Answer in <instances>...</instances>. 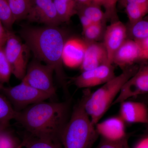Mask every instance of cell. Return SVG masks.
I'll return each instance as SVG.
<instances>
[{
	"label": "cell",
	"mask_w": 148,
	"mask_h": 148,
	"mask_svg": "<svg viewBox=\"0 0 148 148\" xmlns=\"http://www.w3.org/2000/svg\"><path fill=\"white\" fill-rule=\"evenodd\" d=\"M125 9L130 25L143 19L148 13V0H119Z\"/></svg>",
	"instance_id": "17"
},
{
	"label": "cell",
	"mask_w": 148,
	"mask_h": 148,
	"mask_svg": "<svg viewBox=\"0 0 148 148\" xmlns=\"http://www.w3.org/2000/svg\"><path fill=\"white\" fill-rule=\"evenodd\" d=\"M105 22L93 23L86 29H83L84 40L88 42H96L103 37L105 30Z\"/></svg>",
	"instance_id": "23"
},
{
	"label": "cell",
	"mask_w": 148,
	"mask_h": 148,
	"mask_svg": "<svg viewBox=\"0 0 148 148\" xmlns=\"http://www.w3.org/2000/svg\"><path fill=\"white\" fill-rule=\"evenodd\" d=\"M77 14L86 16L92 23L105 22L107 20L106 14L101 10V6L95 4L79 6Z\"/></svg>",
	"instance_id": "20"
},
{
	"label": "cell",
	"mask_w": 148,
	"mask_h": 148,
	"mask_svg": "<svg viewBox=\"0 0 148 148\" xmlns=\"http://www.w3.org/2000/svg\"><path fill=\"white\" fill-rule=\"evenodd\" d=\"M78 6L88 5L95 4L100 6L104 7L106 0H76Z\"/></svg>",
	"instance_id": "31"
},
{
	"label": "cell",
	"mask_w": 148,
	"mask_h": 148,
	"mask_svg": "<svg viewBox=\"0 0 148 148\" xmlns=\"http://www.w3.org/2000/svg\"><path fill=\"white\" fill-rule=\"evenodd\" d=\"M8 31L5 29L0 20V46H3L5 44Z\"/></svg>",
	"instance_id": "32"
},
{
	"label": "cell",
	"mask_w": 148,
	"mask_h": 148,
	"mask_svg": "<svg viewBox=\"0 0 148 148\" xmlns=\"http://www.w3.org/2000/svg\"><path fill=\"white\" fill-rule=\"evenodd\" d=\"M125 122L118 116L109 118L95 125L99 135L102 138L113 142H118L127 138Z\"/></svg>",
	"instance_id": "12"
},
{
	"label": "cell",
	"mask_w": 148,
	"mask_h": 148,
	"mask_svg": "<svg viewBox=\"0 0 148 148\" xmlns=\"http://www.w3.org/2000/svg\"><path fill=\"white\" fill-rule=\"evenodd\" d=\"M119 116L127 123H148V108L142 101L126 100L120 103Z\"/></svg>",
	"instance_id": "14"
},
{
	"label": "cell",
	"mask_w": 148,
	"mask_h": 148,
	"mask_svg": "<svg viewBox=\"0 0 148 148\" xmlns=\"http://www.w3.org/2000/svg\"><path fill=\"white\" fill-rule=\"evenodd\" d=\"M61 23L68 22L77 13L78 4L76 0H53Z\"/></svg>",
	"instance_id": "18"
},
{
	"label": "cell",
	"mask_w": 148,
	"mask_h": 148,
	"mask_svg": "<svg viewBox=\"0 0 148 148\" xmlns=\"http://www.w3.org/2000/svg\"><path fill=\"white\" fill-rule=\"evenodd\" d=\"M119 0H106L105 5V13L106 18L110 19L112 21L118 20L116 12V5Z\"/></svg>",
	"instance_id": "27"
},
{
	"label": "cell",
	"mask_w": 148,
	"mask_h": 148,
	"mask_svg": "<svg viewBox=\"0 0 148 148\" xmlns=\"http://www.w3.org/2000/svg\"><path fill=\"white\" fill-rule=\"evenodd\" d=\"M128 138L118 142H113L101 138V141L95 148H125V143Z\"/></svg>",
	"instance_id": "29"
},
{
	"label": "cell",
	"mask_w": 148,
	"mask_h": 148,
	"mask_svg": "<svg viewBox=\"0 0 148 148\" xmlns=\"http://www.w3.org/2000/svg\"><path fill=\"white\" fill-rule=\"evenodd\" d=\"M136 41L139 44L140 49V61H148V37Z\"/></svg>",
	"instance_id": "30"
},
{
	"label": "cell",
	"mask_w": 148,
	"mask_h": 148,
	"mask_svg": "<svg viewBox=\"0 0 148 148\" xmlns=\"http://www.w3.org/2000/svg\"><path fill=\"white\" fill-rule=\"evenodd\" d=\"M15 22L26 19L30 9V0H7Z\"/></svg>",
	"instance_id": "21"
},
{
	"label": "cell",
	"mask_w": 148,
	"mask_h": 148,
	"mask_svg": "<svg viewBox=\"0 0 148 148\" xmlns=\"http://www.w3.org/2000/svg\"><path fill=\"white\" fill-rule=\"evenodd\" d=\"M115 76L112 64H103L98 67L82 71L73 79L74 84L80 88L87 89L104 84Z\"/></svg>",
	"instance_id": "10"
},
{
	"label": "cell",
	"mask_w": 148,
	"mask_h": 148,
	"mask_svg": "<svg viewBox=\"0 0 148 148\" xmlns=\"http://www.w3.org/2000/svg\"><path fill=\"white\" fill-rule=\"evenodd\" d=\"M12 73L9 63L6 57L3 46H0V83L8 82Z\"/></svg>",
	"instance_id": "26"
},
{
	"label": "cell",
	"mask_w": 148,
	"mask_h": 148,
	"mask_svg": "<svg viewBox=\"0 0 148 148\" xmlns=\"http://www.w3.org/2000/svg\"><path fill=\"white\" fill-rule=\"evenodd\" d=\"M78 15L79 17L80 21L82 25L83 29H86L92 24H93L90 19H88L86 16L81 15V14H78Z\"/></svg>",
	"instance_id": "34"
},
{
	"label": "cell",
	"mask_w": 148,
	"mask_h": 148,
	"mask_svg": "<svg viewBox=\"0 0 148 148\" xmlns=\"http://www.w3.org/2000/svg\"><path fill=\"white\" fill-rule=\"evenodd\" d=\"M148 94V63L139 67L135 75L124 84L113 105L132 98Z\"/></svg>",
	"instance_id": "8"
},
{
	"label": "cell",
	"mask_w": 148,
	"mask_h": 148,
	"mask_svg": "<svg viewBox=\"0 0 148 148\" xmlns=\"http://www.w3.org/2000/svg\"><path fill=\"white\" fill-rule=\"evenodd\" d=\"M147 125V129H146V131H147V133L148 134V123Z\"/></svg>",
	"instance_id": "38"
},
{
	"label": "cell",
	"mask_w": 148,
	"mask_h": 148,
	"mask_svg": "<svg viewBox=\"0 0 148 148\" xmlns=\"http://www.w3.org/2000/svg\"><path fill=\"white\" fill-rule=\"evenodd\" d=\"M4 48L5 53L16 78L22 80L27 71L30 51L25 43L14 33L8 31Z\"/></svg>",
	"instance_id": "5"
},
{
	"label": "cell",
	"mask_w": 148,
	"mask_h": 148,
	"mask_svg": "<svg viewBox=\"0 0 148 148\" xmlns=\"http://www.w3.org/2000/svg\"><path fill=\"white\" fill-rule=\"evenodd\" d=\"M127 29L121 21L116 20L106 28L103 35V44L108 53V61L113 64L114 55L127 39Z\"/></svg>",
	"instance_id": "11"
},
{
	"label": "cell",
	"mask_w": 148,
	"mask_h": 148,
	"mask_svg": "<svg viewBox=\"0 0 148 148\" xmlns=\"http://www.w3.org/2000/svg\"><path fill=\"white\" fill-rule=\"evenodd\" d=\"M139 67L134 65L127 67L94 92H91L88 89L84 109L94 125L112 106L123 86L135 75Z\"/></svg>",
	"instance_id": "4"
},
{
	"label": "cell",
	"mask_w": 148,
	"mask_h": 148,
	"mask_svg": "<svg viewBox=\"0 0 148 148\" xmlns=\"http://www.w3.org/2000/svg\"><path fill=\"white\" fill-rule=\"evenodd\" d=\"M88 90L84 89L62 131L60 140L63 148H91L99 136L84 109Z\"/></svg>",
	"instance_id": "3"
},
{
	"label": "cell",
	"mask_w": 148,
	"mask_h": 148,
	"mask_svg": "<svg viewBox=\"0 0 148 148\" xmlns=\"http://www.w3.org/2000/svg\"><path fill=\"white\" fill-rule=\"evenodd\" d=\"M140 49L137 41L127 39L114 55L113 64L123 70L140 61Z\"/></svg>",
	"instance_id": "15"
},
{
	"label": "cell",
	"mask_w": 148,
	"mask_h": 148,
	"mask_svg": "<svg viewBox=\"0 0 148 148\" xmlns=\"http://www.w3.org/2000/svg\"><path fill=\"white\" fill-rule=\"evenodd\" d=\"M87 43L84 40L72 38L67 40L62 51L64 65L70 68L80 67L84 58Z\"/></svg>",
	"instance_id": "13"
},
{
	"label": "cell",
	"mask_w": 148,
	"mask_h": 148,
	"mask_svg": "<svg viewBox=\"0 0 148 148\" xmlns=\"http://www.w3.org/2000/svg\"><path fill=\"white\" fill-rule=\"evenodd\" d=\"M20 34L35 58L53 68L58 82L68 94L62 59L63 48L67 40L65 32L58 26L26 27L21 29Z\"/></svg>",
	"instance_id": "1"
},
{
	"label": "cell",
	"mask_w": 148,
	"mask_h": 148,
	"mask_svg": "<svg viewBox=\"0 0 148 148\" xmlns=\"http://www.w3.org/2000/svg\"><path fill=\"white\" fill-rule=\"evenodd\" d=\"M134 148H148V134L140 139Z\"/></svg>",
	"instance_id": "33"
},
{
	"label": "cell",
	"mask_w": 148,
	"mask_h": 148,
	"mask_svg": "<svg viewBox=\"0 0 148 148\" xmlns=\"http://www.w3.org/2000/svg\"><path fill=\"white\" fill-rule=\"evenodd\" d=\"M70 110L69 101H43L18 112L15 120L30 135L60 140L70 118Z\"/></svg>",
	"instance_id": "2"
},
{
	"label": "cell",
	"mask_w": 148,
	"mask_h": 148,
	"mask_svg": "<svg viewBox=\"0 0 148 148\" xmlns=\"http://www.w3.org/2000/svg\"><path fill=\"white\" fill-rule=\"evenodd\" d=\"M0 20L9 31H10L15 22L7 0H0Z\"/></svg>",
	"instance_id": "25"
},
{
	"label": "cell",
	"mask_w": 148,
	"mask_h": 148,
	"mask_svg": "<svg viewBox=\"0 0 148 148\" xmlns=\"http://www.w3.org/2000/svg\"><path fill=\"white\" fill-rule=\"evenodd\" d=\"M138 97H140V98H141L140 99L142 101H141L142 102L146 103L147 105L148 104V94H146V95H141V96H138Z\"/></svg>",
	"instance_id": "35"
},
{
	"label": "cell",
	"mask_w": 148,
	"mask_h": 148,
	"mask_svg": "<svg viewBox=\"0 0 148 148\" xmlns=\"http://www.w3.org/2000/svg\"><path fill=\"white\" fill-rule=\"evenodd\" d=\"M5 128L6 127H5L4 126H3L1 124H0V132L4 130L5 129Z\"/></svg>",
	"instance_id": "36"
},
{
	"label": "cell",
	"mask_w": 148,
	"mask_h": 148,
	"mask_svg": "<svg viewBox=\"0 0 148 148\" xmlns=\"http://www.w3.org/2000/svg\"><path fill=\"white\" fill-rule=\"evenodd\" d=\"M26 19L45 26H58L61 24L53 0H30Z\"/></svg>",
	"instance_id": "9"
},
{
	"label": "cell",
	"mask_w": 148,
	"mask_h": 148,
	"mask_svg": "<svg viewBox=\"0 0 148 148\" xmlns=\"http://www.w3.org/2000/svg\"><path fill=\"white\" fill-rule=\"evenodd\" d=\"M30 135L23 143L25 148H63L60 140Z\"/></svg>",
	"instance_id": "19"
},
{
	"label": "cell",
	"mask_w": 148,
	"mask_h": 148,
	"mask_svg": "<svg viewBox=\"0 0 148 148\" xmlns=\"http://www.w3.org/2000/svg\"><path fill=\"white\" fill-rule=\"evenodd\" d=\"M17 112L11 103L0 95V124L6 127L11 121L15 119Z\"/></svg>",
	"instance_id": "22"
},
{
	"label": "cell",
	"mask_w": 148,
	"mask_h": 148,
	"mask_svg": "<svg viewBox=\"0 0 148 148\" xmlns=\"http://www.w3.org/2000/svg\"><path fill=\"white\" fill-rule=\"evenodd\" d=\"M125 148H131L130 147L129 144H128V140H127L126 142H125Z\"/></svg>",
	"instance_id": "37"
},
{
	"label": "cell",
	"mask_w": 148,
	"mask_h": 148,
	"mask_svg": "<svg viewBox=\"0 0 148 148\" xmlns=\"http://www.w3.org/2000/svg\"><path fill=\"white\" fill-rule=\"evenodd\" d=\"M2 89L17 112L53 97L22 82L13 87L3 88Z\"/></svg>",
	"instance_id": "6"
},
{
	"label": "cell",
	"mask_w": 148,
	"mask_h": 148,
	"mask_svg": "<svg viewBox=\"0 0 148 148\" xmlns=\"http://www.w3.org/2000/svg\"><path fill=\"white\" fill-rule=\"evenodd\" d=\"M16 143L13 138L3 131L0 132V148H15Z\"/></svg>",
	"instance_id": "28"
},
{
	"label": "cell",
	"mask_w": 148,
	"mask_h": 148,
	"mask_svg": "<svg viewBox=\"0 0 148 148\" xmlns=\"http://www.w3.org/2000/svg\"><path fill=\"white\" fill-rule=\"evenodd\" d=\"M54 73L52 67L35 58L28 64L22 82L53 96L56 92L53 82Z\"/></svg>",
	"instance_id": "7"
},
{
	"label": "cell",
	"mask_w": 148,
	"mask_h": 148,
	"mask_svg": "<svg viewBox=\"0 0 148 148\" xmlns=\"http://www.w3.org/2000/svg\"><path fill=\"white\" fill-rule=\"evenodd\" d=\"M87 43L83 61L80 67L82 72L91 70L103 64H110L108 53L103 43Z\"/></svg>",
	"instance_id": "16"
},
{
	"label": "cell",
	"mask_w": 148,
	"mask_h": 148,
	"mask_svg": "<svg viewBox=\"0 0 148 148\" xmlns=\"http://www.w3.org/2000/svg\"><path fill=\"white\" fill-rule=\"evenodd\" d=\"M130 36L132 39L138 40L148 37V20L142 19L132 25H130Z\"/></svg>",
	"instance_id": "24"
}]
</instances>
